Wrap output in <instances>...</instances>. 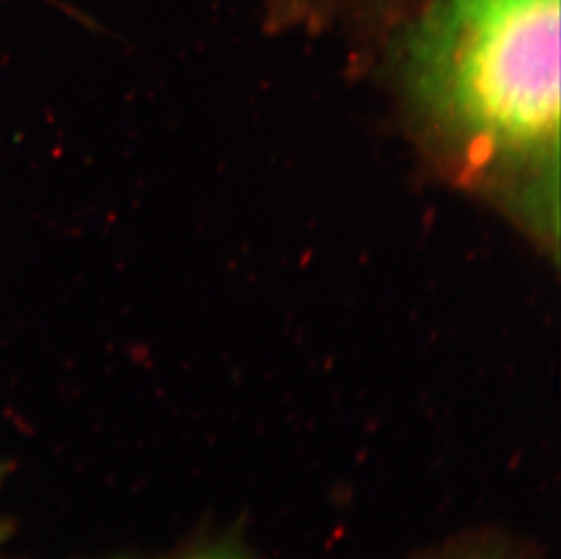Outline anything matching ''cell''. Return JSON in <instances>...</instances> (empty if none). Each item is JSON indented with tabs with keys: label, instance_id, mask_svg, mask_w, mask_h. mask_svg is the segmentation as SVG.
Wrapping results in <instances>:
<instances>
[{
	"label": "cell",
	"instance_id": "cell-1",
	"mask_svg": "<svg viewBox=\"0 0 561 559\" xmlns=\"http://www.w3.org/2000/svg\"><path fill=\"white\" fill-rule=\"evenodd\" d=\"M561 0H414L392 27L409 122L433 164L557 251Z\"/></svg>",
	"mask_w": 561,
	"mask_h": 559
},
{
	"label": "cell",
	"instance_id": "cell-2",
	"mask_svg": "<svg viewBox=\"0 0 561 559\" xmlns=\"http://www.w3.org/2000/svg\"><path fill=\"white\" fill-rule=\"evenodd\" d=\"M414 0H267L276 22L289 26L323 27L334 24L378 26L391 33Z\"/></svg>",
	"mask_w": 561,
	"mask_h": 559
},
{
	"label": "cell",
	"instance_id": "cell-3",
	"mask_svg": "<svg viewBox=\"0 0 561 559\" xmlns=\"http://www.w3.org/2000/svg\"><path fill=\"white\" fill-rule=\"evenodd\" d=\"M198 559H242L239 558V556L233 555H209V556H202V558Z\"/></svg>",
	"mask_w": 561,
	"mask_h": 559
},
{
	"label": "cell",
	"instance_id": "cell-4",
	"mask_svg": "<svg viewBox=\"0 0 561 559\" xmlns=\"http://www.w3.org/2000/svg\"><path fill=\"white\" fill-rule=\"evenodd\" d=\"M0 544H2V534H0Z\"/></svg>",
	"mask_w": 561,
	"mask_h": 559
}]
</instances>
